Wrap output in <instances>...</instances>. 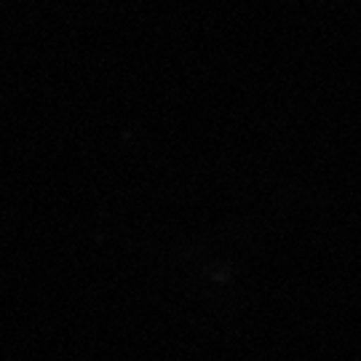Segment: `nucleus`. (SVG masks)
Segmentation results:
<instances>
[]
</instances>
